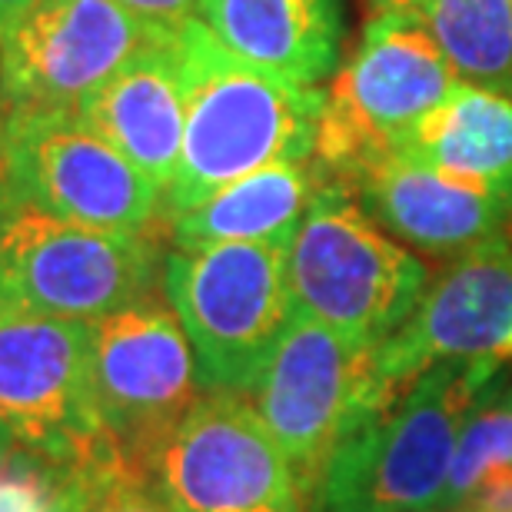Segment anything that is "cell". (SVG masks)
<instances>
[{
    "label": "cell",
    "mask_w": 512,
    "mask_h": 512,
    "mask_svg": "<svg viewBox=\"0 0 512 512\" xmlns=\"http://www.w3.org/2000/svg\"><path fill=\"white\" fill-rule=\"evenodd\" d=\"M330 80L313 160L333 180L396 153L463 84L426 27L393 14L370 20L353 57Z\"/></svg>",
    "instance_id": "8992f818"
},
{
    "label": "cell",
    "mask_w": 512,
    "mask_h": 512,
    "mask_svg": "<svg viewBox=\"0 0 512 512\" xmlns=\"http://www.w3.org/2000/svg\"><path fill=\"white\" fill-rule=\"evenodd\" d=\"M20 449V443H17V436L10 433V426L4 423V419H0V463H7L10 456H14Z\"/></svg>",
    "instance_id": "4316f807"
},
{
    "label": "cell",
    "mask_w": 512,
    "mask_h": 512,
    "mask_svg": "<svg viewBox=\"0 0 512 512\" xmlns=\"http://www.w3.org/2000/svg\"><path fill=\"white\" fill-rule=\"evenodd\" d=\"M509 463H512V360L496 366L493 376L476 393L463 426H459L443 512L459 509L466 503V496L493 469Z\"/></svg>",
    "instance_id": "ffe728a7"
},
{
    "label": "cell",
    "mask_w": 512,
    "mask_h": 512,
    "mask_svg": "<svg viewBox=\"0 0 512 512\" xmlns=\"http://www.w3.org/2000/svg\"><path fill=\"white\" fill-rule=\"evenodd\" d=\"M459 509L463 512H512V463L493 469V473L466 496V503Z\"/></svg>",
    "instance_id": "7402d4cb"
},
{
    "label": "cell",
    "mask_w": 512,
    "mask_h": 512,
    "mask_svg": "<svg viewBox=\"0 0 512 512\" xmlns=\"http://www.w3.org/2000/svg\"><path fill=\"white\" fill-rule=\"evenodd\" d=\"M499 363L433 366L363 409L326 469L320 512H443L459 426Z\"/></svg>",
    "instance_id": "7a4b0ae2"
},
{
    "label": "cell",
    "mask_w": 512,
    "mask_h": 512,
    "mask_svg": "<svg viewBox=\"0 0 512 512\" xmlns=\"http://www.w3.org/2000/svg\"><path fill=\"white\" fill-rule=\"evenodd\" d=\"M77 114L167 193L187 127L177 27L160 30L137 57L77 107Z\"/></svg>",
    "instance_id": "9a60e30c"
},
{
    "label": "cell",
    "mask_w": 512,
    "mask_h": 512,
    "mask_svg": "<svg viewBox=\"0 0 512 512\" xmlns=\"http://www.w3.org/2000/svg\"><path fill=\"white\" fill-rule=\"evenodd\" d=\"M416 20L459 80L512 100V0H419Z\"/></svg>",
    "instance_id": "d6986e66"
},
{
    "label": "cell",
    "mask_w": 512,
    "mask_h": 512,
    "mask_svg": "<svg viewBox=\"0 0 512 512\" xmlns=\"http://www.w3.org/2000/svg\"><path fill=\"white\" fill-rule=\"evenodd\" d=\"M84 512H177L147 479L110 473L90 493Z\"/></svg>",
    "instance_id": "44dd1931"
},
{
    "label": "cell",
    "mask_w": 512,
    "mask_h": 512,
    "mask_svg": "<svg viewBox=\"0 0 512 512\" xmlns=\"http://www.w3.org/2000/svg\"><path fill=\"white\" fill-rule=\"evenodd\" d=\"M373 17L376 14H393V17H416L419 0H370Z\"/></svg>",
    "instance_id": "d4e9b609"
},
{
    "label": "cell",
    "mask_w": 512,
    "mask_h": 512,
    "mask_svg": "<svg viewBox=\"0 0 512 512\" xmlns=\"http://www.w3.org/2000/svg\"><path fill=\"white\" fill-rule=\"evenodd\" d=\"M160 250L147 233L97 230L0 197V313L97 323L153 296Z\"/></svg>",
    "instance_id": "277c9868"
},
{
    "label": "cell",
    "mask_w": 512,
    "mask_h": 512,
    "mask_svg": "<svg viewBox=\"0 0 512 512\" xmlns=\"http://www.w3.org/2000/svg\"><path fill=\"white\" fill-rule=\"evenodd\" d=\"M90 326L100 429L120 473L143 479L157 449L207 393L197 356L180 316L157 296Z\"/></svg>",
    "instance_id": "ba28073f"
},
{
    "label": "cell",
    "mask_w": 512,
    "mask_h": 512,
    "mask_svg": "<svg viewBox=\"0 0 512 512\" xmlns=\"http://www.w3.org/2000/svg\"><path fill=\"white\" fill-rule=\"evenodd\" d=\"M183 77V150L163 210H193L210 193L273 163L316 157L323 90L237 57L200 17L177 27Z\"/></svg>",
    "instance_id": "6da1fadb"
},
{
    "label": "cell",
    "mask_w": 512,
    "mask_h": 512,
    "mask_svg": "<svg viewBox=\"0 0 512 512\" xmlns=\"http://www.w3.org/2000/svg\"><path fill=\"white\" fill-rule=\"evenodd\" d=\"M197 17L237 57L296 84L320 87L340 64V0H203Z\"/></svg>",
    "instance_id": "2e32d148"
},
{
    "label": "cell",
    "mask_w": 512,
    "mask_h": 512,
    "mask_svg": "<svg viewBox=\"0 0 512 512\" xmlns=\"http://www.w3.org/2000/svg\"><path fill=\"white\" fill-rule=\"evenodd\" d=\"M330 180L316 160L273 163L227 183L193 210L170 220L173 250H200L220 243H276L290 247L293 233Z\"/></svg>",
    "instance_id": "e0dca14e"
},
{
    "label": "cell",
    "mask_w": 512,
    "mask_h": 512,
    "mask_svg": "<svg viewBox=\"0 0 512 512\" xmlns=\"http://www.w3.org/2000/svg\"><path fill=\"white\" fill-rule=\"evenodd\" d=\"M10 193L60 220L147 233L163 190L77 110H7Z\"/></svg>",
    "instance_id": "8fae6325"
},
{
    "label": "cell",
    "mask_w": 512,
    "mask_h": 512,
    "mask_svg": "<svg viewBox=\"0 0 512 512\" xmlns=\"http://www.w3.org/2000/svg\"><path fill=\"white\" fill-rule=\"evenodd\" d=\"M160 30L120 0H37L0 37V104L77 110Z\"/></svg>",
    "instance_id": "4fadbf2b"
},
{
    "label": "cell",
    "mask_w": 512,
    "mask_h": 512,
    "mask_svg": "<svg viewBox=\"0 0 512 512\" xmlns=\"http://www.w3.org/2000/svg\"><path fill=\"white\" fill-rule=\"evenodd\" d=\"M34 4L37 0H0V37H4Z\"/></svg>",
    "instance_id": "cb8c5ba5"
},
{
    "label": "cell",
    "mask_w": 512,
    "mask_h": 512,
    "mask_svg": "<svg viewBox=\"0 0 512 512\" xmlns=\"http://www.w3.org/2000/svg\"><path fill=\"white\" fill-rule=\"evenodd\" d=\"M0 419L44 463L120 473L94 403V326L0 313Z\"/></svg>",
    "instance_id": "52a82bcc"
},
{
    "label": "cell",
    "mask_w": 512,
    "mask_h": 512,
    "mask_svg": "<svg viewBox=\"0 0 512 512\" xmlns=\"http://www.w3.org/2000/svg\"><path fill=\"white\" fill-rule=\"evenodd\" d=\"M124 7H130L133 14L153 20L163 27H180L183 20L197 17L203 0H120Z\"/></svg>",
    "instance_id": "603a6c76"
},
{
    "label": "cell",
    "mask_w": 512,
    "mask_h": 512,
    "mask_svg": "<svg viewBox=\"0 0 512 512\" xmlns=\"http://www.w3.org/2000/svg\"><path fill=\"white\" fill-rule=\"evenodd\" d=\"M336 183L353 193L373 223L419 256L453 260L512 230V193L453 177L406 153L373 157Z\"/></svg>",
    "instance_id": "5bb4252c"
},
{
    "label": "cell",
    "mask_w": 512,
    "mask_h": 512,
    "mask_svg": "<svg viewBox=\"0 0 512 512\" xmlns=\"http://www.w3.org/2000/svg\"><path fill=\"white\" fill-rule=\"evenodd\" d=\"M286 250L276 243H220L173 250L163 290L197 356L207 393H240L260 380L293 316Z\"/></svg>",
    "instance_id": "5b68a950"
},
{
    "label": "cell",
    "mask_w": 512,
    "mask_h": 512,
    "mask_svg": "<svg viewBox=\"0 0 512 512\" xmlns=\"http://www.w3.org/2000/svg\"><path fill=\"white\" fill-rule=\"evenodd\" d=\"M373 350L293 313L247 396L316 506L336 446L370 406Z\"/></svg>",
    "instance_id": "9c48e42d"
},
{
    "label": "cell",
    "mask_w": 512,
    "mask_h": 512,
    "mask_svg": "<svg viewBox=\"0 0 512 512\" xmlns=\"http://www.w3.org/2000/svg\"><path fill=\"white\" fill-rule=\"evenodd\" d=\"M396 153L512 193V100L463 80Z\"/></svg>",
    "instance_id": "ac0fdd59"
},
{
    "label": "cell",
    "mask_w": 512,
    "mask_h": 512,
    "mask_svg": "<svg viewBox=\"0 0 512 512\" xmlns=\"http://www.w3.org/2000/svg\"><path fill=\"white\" fill-rule=\"evenodd\" d=\"M512 360V230L446 260L393 336L373 350V396L383 406L443 363Z\"/></svg>",
    "instance_id": "7c38bea8"
},
{
    "label": "cell",
    "mask_w": 512,
    "mask_h": 512,
    "mask_svg": "<svg viewBox=\"0 0 512 512\" xmlns=\"http://www.w3.org/2000/svg\"><path fill=\"white\" fill-rule=\"evenodd\" d=\"M143 479L177 512H320L240 393H203Z\"/></svg>",
    "instance_id": "30bf717a"
},
{
    "label": "cell",
    "mask_w": 512,
    "mask_h": 512,
    "mask_svg": "<svg viewBox=\"0 0 512 512\" xmlns=\"http://www.w3.org/2000/svg\"><path fill=\"white\" fill-rule=\"evenodd\" d=\"M453 512H463V509H453Z\"/></svg>",
    "instance_id": "83f0119b"
},
{
    "label": "cell",
    "mask_w": 512,
    "mask_h": 512,
    "mask_svg": "<svg viewBox=\"0 0 512 512\" xmlns=\"http://www.w3.org/2000/svg\"><path fill=\"white\" fill-rule=\"evenodd\" d=\"M10 193V153H7V117L0 114V197Z\"/></svg>",
    "instance_id": "484cf974"
},
{
    "label": "cell",
    "mask_w": 512,
    "mask_h": 512,
    "mask_svg": "<svg viewBox=\"0 0 512 512\" xmlns=\"http://www.w3.org/2000/svg\"><path fill=\"white\" fill-rule=\"evenodd\" d=\"M429 276L423 256L389 237L336 180L323 183L286 250L293 313L366 346L406 323Z\"/></svg>",
    "instance_id": "3957f363"
}]
</instances>
